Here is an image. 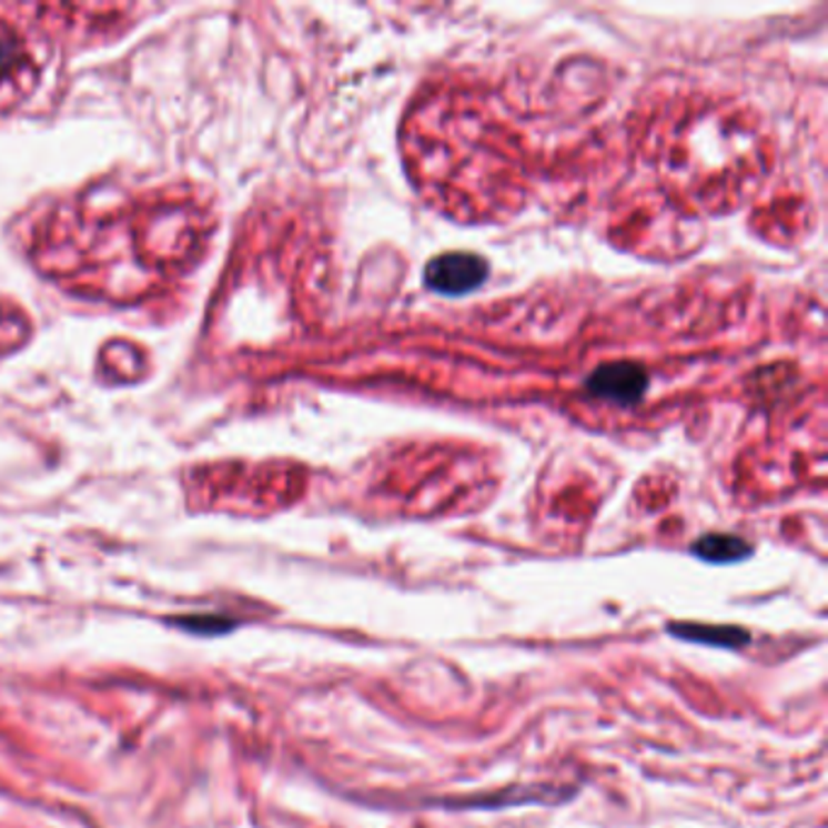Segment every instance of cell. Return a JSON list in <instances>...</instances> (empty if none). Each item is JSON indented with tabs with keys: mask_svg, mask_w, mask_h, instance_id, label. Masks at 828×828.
I'll use <instances>...</instances> for the list:
<instances>
[{
	"mask_svg": "<svg viewBox=\"0 0 828 828\" xmlns=\"http://www.w3.org/2000/svg\"><path fill=\"white\" fill-rule=\"evenodd\" d=\"M37 73L40 67L22 37L8 24H0V110L28 95L37 83Z\"/></svg>",
	"mask_w": 828,
	"mask_h": 828,
	"instance_id": "cell-1",
	"label": "cell"
},
{
	"mask_svg": "<svg viewBox=\"0 0 828 828\" xmlns=\"http://www.w3.org/2000/svg\"><path fill=\"white\" fill-rule=\"evenodd\" d=\"M649 386V374L634 362H610L595 370L586 380V392L615 404H637Z\"/></svg>",
	"mask_w": 828,
	"mask_h": 828,
	"instance_id": "cell-3",
	"label": "cell"
},
{
	"mask_svg": "<svg viewBox=\"0 0 828 828\" xmlns=\"http://www.w3.org/2000/svg\"><path fill=\"white\" fill-rule=\"evenodd\" d=\"M666 629L676 639L717 646V649H744V646L750 642V634L744 627H731V625L670 623Z\"/></svg>",
	"mask_w": 828,
	"mask_h": 828,
	"instance_id": "cell-4",
	"label": "cell"
},
{
	"mask_svg": "<svg viewBox=\"0 0 828 828\" xmlns=\"http://www.w3.org/2000/svg\"><path fill=\"white\" fill-rule=\"evenodd\" d=\"M488 277L486 258L476 253H443L425 265V284L437 294L460 296L482 287Z\"/></svg>",
	"mask_w": 828,
	"mask_h": 828,
	"instance_id": "cell-2",
	"label": "cell"
},
{
	"mask_svg": "<svg viewBox=\"0 0 828 828\" xmlns=\"http://www.w3.org/2000/svg\"><path fill=\"white\" fill-rule=\"evenodd\" d=\"M697 559L709 562V564H736L748 559L754 554V547L748 545L744 537L727 535V533H715L705 535L690 547Z\"/></svg>",
	"mask_w": 828,
	"mask_h": 828,
	"instance_id": "cell-5",
	"label": "cell"
}]
</instances>
